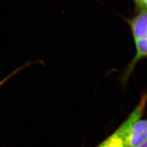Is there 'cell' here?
I'll return each instance as SVG.
<instances>
[{"label": "cell", "instance_id": "1", "mask_svg": "<svg viewBox=\"0 0 147 147\" xmlns=\"http://www.w3.org/2000/svg\"><path fill=\"white\" fill-rule=\"evenodd\" d=\"M128 23L133 36L136 53L121 75V81L124 84L128 81L137 64L147 59V10L136 9L133 16L128 20Z\"/></svg>", "mask_w": 147, "mask_h": 147}, {"label": "cell", "instance_id": "2", "mask_svg": "<svg viewBox=\"0 0 147 147\" xmlns=\"http://www.w3.org/2000/svg\"><path fill=\"white\" fill-rule=\"evenodd\" d=\"M147 104V93L141 95L138 105L110 136L95 147H128L127 137L132 125L141 118Z\"/></svg>", "mask_w": 147, "mask_h": 147}, {"label": "cell", "instance_id": "3", "mask_svg": "<svg viewBox=\"0 0 147 147\" xmlns=\"http://www.w3.org/2000/svg\"><path fill=\"white\" fill-rule=\"evenodd\" d=\"M147 140V119L136 121L127 137L128 147H138Z\"/></svg>", "mask_w": 147, "mask_h": 147}, {"label": "cell", "instance_id": "4", "mask_svg": "<svg viewBox=\"0 0 147 147\" xmlns=\"http://www.w3.org/2000/svg\"><path fill=\"white\" fill-rule=\"evenodd\" d=\"M29 64H30V63H26V64H25V65H22L21 67H18V69H16V70L13 71H12V73H10V74L8 75V76H5L4 78H3L2 80H0V87H1V86H3V84H4L5 83V82H6L7 81H8V80H10V79L11 78H12V76H14V75H16V74H17L18 72H19L20 71L23 70V69L24 68H25V67H26L27 66H28V65H29Z\"/></svg>", "mask_w": 147, "mask_h": 147}, {"label": "cell", "instance_id": "5", "mask_svg": "<svg viewBox=\"0 0 147 147\" xmlns=\"http://www.w3.org/2000/svg\"><path fill=\"white\" fill-rule=\"evenodd\" d=\"M136 9H144L147 10V0H134Z\"/></svg>", "mask_w": 147, "mask_h": 147}, {"label": "cell", "instance_id": "6", "mask_svg": "<svg viewBox=\"0 0 147 147\" xmlns=\"http://www.w3.org/2000/svg\"><path fill=\"white\" fill-rule=\"evenodd\" d=\"M138 147H147V140L146 141H144V142H143L142 144H140L139 146H138Z\"/></svg>", "mask_w": 147, "mask_h": 147}]
</instances>
